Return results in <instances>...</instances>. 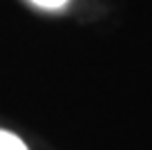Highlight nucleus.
<instances>
[{
    "instance_id": "obj_1",
    "label": "nucleus",
    "mask_w": 152,
    "mask_h": 150,
    "mask_svg": "<svg viewBox=\"0 0 152 150\" xmlns=\"http://www.w3.org/2000/svg\"><path fill=\"white\" fill-rule=\"evenodd\" d=\"M0 150H29V148L18 135L9 130H0Z\"/></svg>"
},
{
    "instance_id": "obj_2",
    "label": "nucleus",
    "mask_w": 152,
    "mask_h": 150,
    "mask_svg": "<svg viewBox=\"0 0 152 150\" xmlns=\"http://www.w3.org/2000/svg\"><path fill=\"white\" fill-rule=\"evenodd\" d=\"M31 2L38 5V7H43V9H58V7L67 5L69 0H31Z\"/></svg>"
}]
</instances>
